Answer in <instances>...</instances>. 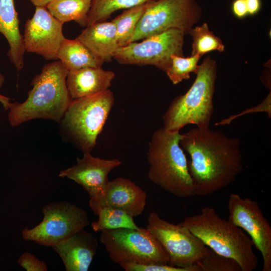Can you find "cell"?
<instances>
[{
	"label": "cell",
	"instance_id": "e0dca14e",
	"mask_svg": "<svg viewBox=\"0 0 271 271\" xmlns=\"http://www.w3.org/2000/svg\"><path fill=\"white\" fill-rule=\"evenodd\" d=\"M115 74L101 67H86L68 71L66 85L72 100L109 89Z\"/></svg>",
	"mask_w": 271,
	"mask_h": 271
},
{
	"label": "cell",
	"instance_id": "f546056e",
	"mask_svg": "<svg viewBox=\"0 0 271 271\" xmlns=\"http://www.w3.org/2000/svg\"><path fill=\"white\" fill-rule=\"evenodd\" d=\"M18 263L27 271H47L46 263L29 252L22 254L17 260Z\"/></svg>",
	"mask_w": 271,
	"mask_h": 271
},
{
	"label": "cell",
	"instance_id": "d4e9b609",
	"mask_svg": "<svg viewBox=\"0 0 271 271\" xmlns=\"http://www.w3.org/2000/svg\"><path fill=\"white\" fill-rule=\"evenodd\" d=\"M192 39L191 55L201 57L206 53L217 51L223 52L225 46L221 39L210 31L207 23L193 27L189 33Z\"/></svg>",
	"mask_w": 271,
	"mask_h": 271
},
{
	"label": "cell",
	"instance_id": "6da1fadb",
	"mask_svg": "<svg viewBox=\"0 0 271 271\" xmlns=\"http://www.w3.org/2000/svg\"><path fill=\"white\" fill-rule=\"evenodd\" d=\"M180 145L190 158L188 170L195 195L225 187L243 169L240 139L221 131L196 127L181 134Z\"/></svg>",
	"mask_w": 271,
	"mask_h": 271
},
{
	"label": "cell",
	"instance_id": "277c9868",
	"mask_svg": "<svg viewBox=\"0 0 271 271\" xmlns=\"http://www.w3.org/2000/svg\"><path fill=\"white\" fill-rule=\"evenodd\" d=\"M209 248L236 261L241 271H252L258 263L251 238L239 227L221 218L213 207H205L199 214L182 222Z\"/></svg>",
	"mask_w": 271,
	"mask_h": 271
},
{
	"label": "cell",
	"instance_id": "9c48e42d",
	"mask_svg": "<svg viewBox=\"0 0 271 271\" xmlns=\"http://www.w3.org/2000/svg\"><path fill=\"white\" fill-rule=\"evenodd\" d=\"M42 211L44 214L42 221L34 227H26L22 231L24 240L52 247L89 224L87 212L68 202L61 201L46 204Z\"/></svg>",
	"mask_w": 271,
	"mask_h": 271
},
{
	"label": "cell",
	"instance_id": "4316f807",
	"mask_svg": "<svg viewBox=\"0 0 271 271\" xmlns=\"http://www.w3.org/2000/svg\"><path fill=\"white\" fill-rule=\"evenodd\" d=\"M201 271H241L234 259L216 253L212 250L197 263Z\"/></svg>",
	"mask_w": 271,
	"mask_h": 271
},
{
	"label": "cell",
	"instance_id": "8fae6325",
	"mask_svg": "<svg viewBox=\"0 0 271 271\" xmlns=\"http://www.w3.org/2000/svg\"><path fill=\"white\" fill-rule=\"evenodd\" d=\"M185 36L180 30L170 29L140 42H132L119 47L113 58L119 64L152 65L165 72L170 66L172 55L184 56Z\"/></svg>",
	"mask_w": 271,
	"mask_h": 271
},
{
	"label": "cell",
	"instance_id": "52a82bcc",
	"mask_svg": "<svg viewBox=\"0 0 271 271\" xmlns=\"http://www.w3.org/2000/svg\"><path fill=\"white\" fill-rule=\"evenodd\" d=\"M100 232V240L115 263L168 264L167 252L147 228H120Z\"/></svg>",
	"mask_w": 271,
	"mask_h": 271
},
{
	"label": "cell",
	"instance_id": "8992f818",
	"mask_svg": "<svg viewBox=\"0 0 271 271\" xmlns=\"http://www.w3.org/2000/svg\"><path fill=\"white\" fill-rule=\"evenodd\" d=\"M114 102L109 89L70 104L60 123L67 138L83 153H91L94 148Z\"/></svg>",
	"mask_w": 271,
	"mask_h": 271
},
{
	"label": "cell",
	"instance_id": "3957f363",
	"mask_svg": "<svg viewBox=\"0 0 271 271\" xmlns=\"http://www.w3.org/2000/svg\"><path fill=\"white\" fill-rule=\"evenodd\" d=\"M181 138L180 131L171 132L163 127L153 133L147 153L148 177L174 195L186 198L195 194Z\"/></svg>",
	"mask_w": 271,
	"mask_h": 271
},
{
	"label": "cell",
	"instance_id": "4dcf8cb0",
	"mask_svg": "<svg viewBox=\"0 0 271 271\" xmlns=\"http://www.w3.org/2000/svg\"><path fill=\"white\" fill-rule=\"evenodd\" d=\"M231 11L238 19H243L248 16L245 0H234L231 4Z\"/></svg>",
	"mask_w": 271,
	"mask_h": 271
},
{
	"label": "cell",
	"instance_id": "ba28073f",
	"mask_svg": "<svg viewBox=\"0 0 271 271\" xmlns=\"http://www.w3.org/2000/svg\"><path fill=\"white\" fill-rule=\"evenodd\" d=\"M202 16V9L196 0H156L149 3L130 43L173 29L188 35Z\"/></svg>",
	"mask_w": 271,
	"mask_h": 271
},
{
	"label": "cell",
	"instance_id": "1f68e13d",
	"mask_svg": "<svg viewBox=\"0 0 271 271\" xmlns=\"http://www.w3.org/2000/svg\"><path fill=\"white\" fill-rule=\"evenodd\" d=\"M248 15L254 16L260 11L262 4L261 0H245Z\"/></svg>",
	"mask_w": 271,
	"mask_h": 271
},
{
	"label": "cell",
	"instance_id": "83f0119b",
	"mask_svg": "<svg viewBox=\"0 0 271 271\" xmlns=\"http://www.w3.org/2000/svg\"><path fill=\"white\" fill-rule=\"evenodd\" d=\"M119 265L126 271H201L197 263L187 267H177L169 264H143L123 263Z\"/></svg>",
	"mask_w": 271,
	"mask_h": 271
},
{
	"label": "cell",
	"instance_id": "484cf974",
	"mask_svg": "<svg viewBox=\"0 0 271 271\" xmlns=\"http://www.w3.org/2000/svg\"><path fill=\"white\" fill-rule=\"evenodd\" d=\"M201 58L198 55L187 57L172 55L170 66L165 73L172 83L176 85L184 80L189 79L191 73H196Z\"/></svg>",
	"mask_w": 271,
	"mask_h": 271
},
{
	"label": "cell",
	"instance_id": "5bb4252c",
	"mask_svg": "<svg viewBox=\"0 0 271 271\" xmlns=\"http://www.w3.org/2000/svg\"><path fill=\"white\" fill-rule=\"evenodd\" d=\"M121 164L118 159L107 160L93 157L90 153H83L72 167L61 171L60 177H67L81 185L88 193L89 202L98 201L102 196L109 182L108 175Z\"/></svg>",
	"mask_w": 271,
	"mask_h": 271
},
{
	"label": "cell",
	"instance_id": "603a6c76",
	"mask_svg": "<svg viewBox=\"0 0 271 271\" xmlns=\"http://www.w3.org/2000/svg\"><path fill=\"white\" fill-rule=\"evenodd\" d=\"M148 3L124 10L120 15L112 21L116 28L119 47L130 43L137 26L144 13Z\"/></svg>",
	"mask_w": 271,
	"mask_h": 271
},
{
	"label": "cell",
	"instance_id": "2e32d148",
	"mask_svg": "<svg viewBox=\"0 0 271 271\" xmlns=\"http://www.w3.org/2000/svg\"><path fill=\"white\" fill-rule=\"evenodd\" d=\"M97 246V239L83 229L52 247L61 257L66 271H87Z\"/></svg>",
	"mask_w": 271,
	"mask_h": 271
},
{
	"label": "cell",
	"instance_id": "ffe728a7",
	"mask_svg": "<svg viewBox=\"0 0 271 271\" xmlns=\"http://www.w3.org/2000/svg\"><path fill=\"white\" fill-rule=\"evenodd\" d=\"M57 59L68 71L86 67H101L104 63L77 38L64 40L58 50Z\"/></svg>",
	"mask_w": 271,
	"mask_h": 271
},
{
	"label": "cell",
	"instance_id": "f1b7e54d",
	"mask_svg": "<svg viewBox=\"0 0 271 271\" xmlns=\"http://www.w3.org/2000/svg\"><path fill=\"white\" fill-rule=\"evenodd\" d=\"M271 92L270 91L266 96V97L262 101V102L253 108H250L246 109V110L242 111L236 115L230 116L229 117L222 119L220 121L217 122L215 124L216 125H224L226 124H229L233 120L236 118L242 116L244 114L247 113L263 112H266L268 117H271Z\"/></svg>",
	"mask_w": 271,
	"mask_h": 271
},
{
	"label": "cell",
	"instance_id": "30bf717a",
	"mask_svg": "<svg viewBox=\"0 0 271 271\" xmlns=\"http://www.w3.org/2000/svg\"><path fill=\"white\" fill-rule=\"evenodd\" d=\"M147 229L161 243L169 256L168 264L187 267L197 263L211 249L183 223H171L161 218L156 212L148 217Z\"/></svg>",
	"mask_w": 271,
	"mask_h": 271
},
{
	"label": "cell",
	"instance_id": "9a60e30c",
	"mask_svg": "<svg viewBox=\"0 0 271 271\" xmlns=\"http://www.w3.org/2000/svg\"><path fill=\"white\" fill-rule=\"evenodd\" d=\"M147 194L129 179L118 177L109 181L101 198L89 202L94 213L98 209L108 206L121 210L132 217L141 215L145 209Z\"/></svg>",
	"mask_w": 271,
	"mask_h": 271
},
{
	"label": "cell",
	"instance_id": "5b68a950",
	"mask_svg": "<svg viewBox=\"0 0 271 271\" xmlns=\"http://www.w3.org/2000/svg\"><path fill=\"white\" fill-rule=\"evenodd\" d=\"M217 66L210 56L199 65L196 78L189 89L176 96L163 115V127L178 132L187 124L199 128L209 127L214 112L213 96L215 90Z\"/></svg>",
	"mask_w": 271,
	"mask_h": 271
},
{
	"label": "cell",
	"instance_id": "44dd1931",
	"mask_svg": "<svg viewBox=\"0 0 271 271\" xmlns=\"http://www.w3.org/2000/svg\"><path fill=\"white\" fill-rule=\"evenodd\" d=\"M91 2L92 0H52L46 8L63 24L74 21L81 27H87Z\"/></svg>",
	"mask_w": 271,
	"mask_h": 271
},
{
	"label": "cell",
	"instance_id": "d6986e66",
	"mask_svg": "<svg viewBox=\"0 0 271 271\" xmlns=\"http://www.w3.org/2000/svg\"><path fill=\"white\" fill-rule=\"evenodd\" d=\"M19 24L14 0H0V33L9 43L10 49L7 55L18 71L24 67L26 52Z\"/></svg>",
	"mask_w": 271,
	"mask_h": 271
},
{
	"label": "cell",
	"instance_id": "7402d4cb",
	"mask_svg": "<svg viewBox=\"0 0 271 271\" xmlns=\"http://www.w3.org/2000/svg\"><path fill=\"white\" fill-rule=\"evenodd\" d=\"M94 213L98 216L97 220L91 223V227L95 232L120 228H139L134 222L133 217L121 210L103 206Z\"/></svg>",
	"mask_w": 271,
	"mask_h": 271
},
{
	"label": "cell",
	"instance_id": "cb8c5ba5",
	"mask_svg": "<svg viewBox=\"0 0 271 271\" xmlns=\"http://www.w3.org/2000/svg\"><path fill=\"white\" fill-rule=\"evenodd\" d=\"M156 0H92L88 25L108 19L113 13Z\"/></svg>",
	"mask_w": 271,
	"mask_h": 271
},
{
	"label": "cell",
	"instance_id": "7a4b0ae2",
	"mask_svg": "<svg viewBox=\"0 0 271 271\" xmlns=\"http://www.w3.org/2000/svg\"><path fill=\"white\" fill-rule=\"evenodd\" d=\"M68 73L59 60L45 65L33 79V88L26 100L10 104L8 120L11 125L16 126L38 118L60 123L73 100L66 85Z\"/></svg>",
	"mask_w": 271,
	"mask_h": 271
},
{
	"label": "cell",
	"instance_id": "d6a6232c",
	"mask_svg": "<svg viewBox=\"0 0 271 271\" xmlns=\"http://www.w3.org/2000/svg\"><path fill=\"white\" fill-rule=\"evenodd\" d=\"M11 99L9 97L0 94V102L6 110L9 109L10 104L11 102Z\"/></svg>",
	"mask_w": 271,
	"mask_h": 271
},
{
	"label": "cell",
	"instance_id": "e575fe53",
	"mask_svg": "<svg viewBox=\"0 0 271 271\" xmlns=\"http://www.w3.org/2000/svg\"><path fill=\"white\" fill-rule=\"evenodd\" d=\"M5 82V77L0 72V90L2 88Z\"/></svg>",
	"mask_w": 271,
	"mask_h": 271
},
{
	"label": "cell",
	"instance_id": "4fadbf2b",
	"mask_svg": "<svg viewBox=\"0 0 271 271\" xmlns=\"http://www.w3.org/2000/svg\"><path fill=\"white\" fill-rule=\"evenodd\" d=\"M63 24L51 14L46 7H36L33 16L25 25V51L41 55L47 60H58V50L65 39Z\"/></svg>",
	"mask_w": 271,
	"mask_h": 271
},
{
	"label": "cell",
	"instance_id": "ac0fdd59",
	"mask_svg": "<svg viewBox=\"0 0 271 271\" xmlns=\"http://www.w3.org/2000/svg\"><path fill=\"white\" fill-rule=\"evenodd\" d=\"M77 38L104 63L110 61L119 48L116 28L112 21L88 25Z\"/></svg>",
	"mask_w": 271,
	"mask_h": 271
},
{
	"label": "cell",
	"instance_id": "7c38bea8",
	"mask_svg": "<svg viewBox=\"0 0 271 271\" xmlns=\"http://www.w3.org/2000/svg\"><path fill=\"white\" fill-rule=\"evenodd\" d=\"M228 220L249 235L261 254L262 271L271 270V227L258 203L231 193L227 201Z\"/></svg>",
	"mask_w": 271,
	"mask_h": 271
},
{
	"label": "cell",
	"instance_id": "836d02e7",
	"mask_svg": "<svg viewBox=\"0 0 271 271\" xmlns=\"http://www.w3.org/2000/svg\"><path fill=\"white\" fill-rule=\"evenodd\" d=\"M51 1L52 0H30V1L36 7H46Z\"/></svg>",
	"mask_w": 271,
	"mask_h": 271
}]
</instances>
